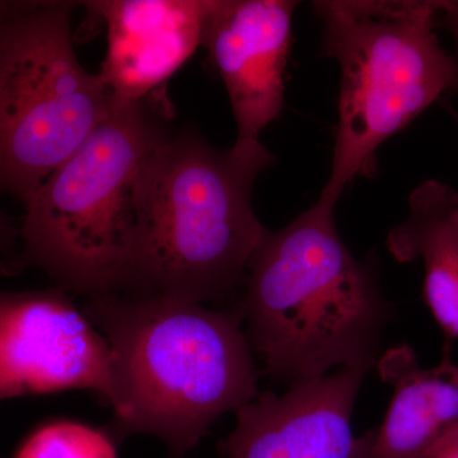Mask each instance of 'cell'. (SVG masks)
Here are the masks:
<instances>
[{
  "mask_svg": "<svg viewBox=\"0 0 458 458\" xmlns=\"http://www.w3.org/2000/svg\"><path fill=\"white\" fill-rule=\"evenodd\" d=\"M373 367H342L259 394L236 411L222 443L225 458H366L375 432L357 437L352 417L364 377Z\"/></svg>",
  "mask_w": 458,
  "mask_h": 458,
  "instance_id": "cell-8",
  "label": "cell"
},
{
  "mask_svg": "<svg viewBox=\"0 0 458 458\" xmlns=\"http://www.w3.org/2000/svg\"><path fill=\"white\" fill-rule=\"evenodd\" d=\"M171 119L162 90L140 101L114 99L105 119L25 204L20 242L27 264L69 294H119L138 180Z\"/></svg>",
  "mask_w": 458,
  "mask_h": 458,
  "instance_id": "cell-4",
  "label": "cell"
},
{
  "mask_svg": "<svg viewBox=\"0 0 458 458\" xmlns=\"http://www.w3.org/2000/svg\"><path fill=\"white\" fill-rule=\"evenodd\" d=\"M86 313L113 355L114 438L148 434L185 458L216 419L259 394L236 310L108 294L87 300Z\"/></svg>",
  "mask_w": 458,
  "mask_h": 458,
  "instance_id": "cell-2",
  "label": "cell"
},
{
  "mask_svg": "<svg viewBox=\"0 0 458 458\" xmlns=\"http://www.w3.org/2000/svg\"><path fill=\"white\" fill-rule=\"evenodd\" d=\"M295 7L288 0H214L203 47L227 89L236 141L260 140L282 111Z\"/></svg>",
  "mask_w": 458,
  "mask_h": 458,
  "instance_id": "cell-9",
  "label": "cell"
},
{
  "mask_svg": "<svg viewBox=\"0 0 458 458\" xmlns=\"http://www.w3.org/2000/svg\"><path fill=\"white\" fill-rule=\"evenodd\" d=\"M214 0L86 2L107 30L102 81L116 101H140L157 92L199 47Z\"/></svg>",
  "mask_w": 458,
  "mask_h": 458,
  "instance_id": "cell-10",
  "label": "cell"
},
{
  "mask_svg": "<svg viewBox=\"0 0 458 458\" xmlns=\"http://www.w3.org/2000/svg\"><path fill=\"white\" fill-rule=\"evenodd\" d=\"M274 159L260 140L225 150L195 129H171L141 168L119 294L205 306L240 292L267 231L252 189Z\"/></svg>",
  "mask_w": 458,
  "mask_h": 458,
  "instance_id": "cell-1",
  "label": "cell"
},
{
  "mask_svg": "<svg viewBox=\"0 0 458 458\" xmlns=\"http://www.w3.org/2000/svg\"><path fill=\"white\" fill-rule=\"evenodd\" d=\"M434 458H458V438L445 445Z\"/></svg>",
  "mask_w": 458,
  "mask_h": 458,
  "instance_id": "cell-16",
  "label": "cell"
},
{
  "mask_svg": "<svg viewBox=\"0 0 458 458\" xmlns=\"http://www.w3.org/2000/svg\"><path fill=\"white\" fill-rule=\"evenodd\" d=\"M80 2H0V192L23 205L105 119L114 98L78 60Z\"/></svg>",
  "mask_w": 458,
  "mask_h": 458,
  "instance_id": "cell-6",
  "label": "cell"
},
{
  "mask_svg": "<svg viewBox=\"0 0 458 458\" xmlns=\"http://www.w3.org/2000/svg\"><path fill=\"white\" fill-rule=\"evenodd\" d=\"M375 367L394 396L366 458H434L458 438V366L448 352L424 369L403 344L382 352Z\"/></svg>",
  "mask_w": 458,
  "mask_h": 458,
  "instance_id": "cell-11",
  "label": "cell"
},
{
  "mask_svg": "<svg viewBox=\"0 0 458 458\" xmlns=\"http://www.w3.org/2000/svg\"><path fill=\"white\" fill-rule=\"evenodd\" d=\"M318 200L280 231L267 229L250 259L240 313L252 352L289 385L334 367H375L390 303L376 270L357 260Z\"/></svg>",
  "mask_w": 458,
  "mask_h": 458,
  "instance_id": "cell-3",
  "label": "cell"
},
{
  "mask_svg": "<svg viewBox=\"0 0 458 458\" xmlns=\"http://www.w3.org/2000/svg\"><path fill=\"white\" fill-rule=\"evenodd\" d=\"M20 241V228L0 210V251L9 252Z\"/></svg>",
  "mask_w": 458,
  "mask_h": 458,
  "instance_id": "cell-15",
  "label": "cell"
},
{
  "mask_svg": "<svg viewBox=\"0 0 458 458\" xmlns=\"http://www.w3.org/2000/svg\"><path fill=\"white\" fill-rule=\"evenodd\" d=\"M68 390L93 391L110 403L107 340L59 286L0 291V403Z\"/></svg>",
  "mask_w": 458,
  "mask_h": 458,
  "instance_id": "cell-7",
  "label": "cell"
},
{
  "mask_svg": "<svg viewBox=\"0 0 458 458\" xmlns=\"http://www.w3.org/2000/svg\"><path fill=\"white\" fill-rule=\"evenodd\" d=\"M16 458H117L110 432L59 420L36 430Z\"/></svg>",
  "mask_w": 458,
  "mask_h": 458,
  "instance_id": "cell-13",
  "label": "cell"
},
{
  "mask_svg": "<svg viewBox=\"0 0 458 458\" xmlns=\"http://www.w3.org/2000/svg\"><path fill=\"white\" fill-rule=\"evenodd\" d=\"M406 221L386 245L399 262L421 259L423 295L448 339H458V191L437 180L412 190Z\"/></svg>",
  "mask_w": 458,
  "mask_h": 458,
  "instance_id": "cell-12",
  "label": "cell"
},
{
  "mask_svg": "<svg viewBox=\"0 0 458 458\" xmlns=\"http://www.w3.org/2000/svg\"><path fill=\"white\" fill-rule=\"evenodd\" d=\"M325 55L340 66L333 165L318 200L336 205L376 168L378 148L457 87V68L436 30L441 2L321 0Z\"/></svg>",
  "mask_w": 458,
  "mask_h": 458,
  "instance_id": "cell-5",
  "label": "cell"
},
{
  "mask_svg": "<svg viewBox=\"0 0 458 458\" xmlns=\"http://www.w3.org/2000/svg\"><path fill=\"white\" fill-rule=\"evenodd\" d=\"M438 26L445 27L456 42V55L454 56L457 68L458 87V0L457 2H441L438 13Z\"/></svg>",
  "mask_w": 458,
  "mask_h": 458,
  "instance_id": "cell-14",
  "label": "cell"
}]
</instances>
